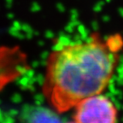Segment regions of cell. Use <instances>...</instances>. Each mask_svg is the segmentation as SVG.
Here are the masks:
<instances>
[{
    "mask_svg": "<svg viewBox=\"0 0 123 123\" xmlns=\"http://www.w3.org/2000/svg\"><path fill=\"white\" fill-rule=\"evenodd\" d=\"M74 109L76 123H117L116 108L101 93L84 98Z\"/></svg>",
    "mask_w": 123,
    "mask_h": 123,
    "instance_id": "cell-2",
    "label": "cell"
},
{
    "mask_svg": "<svg viewBox=\"0 0 123 123\" xmlns=\"http://www.w3.org/2000/svg\"><path fill=\"white\" fill-rule=\"evenodd\" d=\"M123 50V36L94 32L86 40L53 49L46 61L43 92L59 113L84 98L100 94L110 84Z\"/></svg>",
    "mask_w": 123,
    "mask_h": 123,
    "instance_id": "cell-1",
    "label": "cell"
},
{
    "mask_svg": "<svg viewBox=\"0 0 123 123\" xmlns=\"http://www.w3.org/2000/svg\"><path fill=\"white\" fill-rule=\"evenodd\" d=\"M68 123H76V122H75V121H74V122H68Z\"/></svg>",
    "mask_w": 123,
    "mask_h": 123,
    "instance_id": "cell-4",
    "label": "cell"
},
{
    "mask_svg": "<svg viewBox=\"0 0 123 123\" xmlns=\"http://www.w3.org/2000/svg\"><path fill=\"white\" fill-rule=\"evenodd\" d=\"M21 123H60L53 112L40 107H27L21 115Z\"/></svg>",
    "mask_w": 123,
    "mask_h": 123,
    "instance_id": "cell-3",
    "label": "cell"
}]
</instances>
